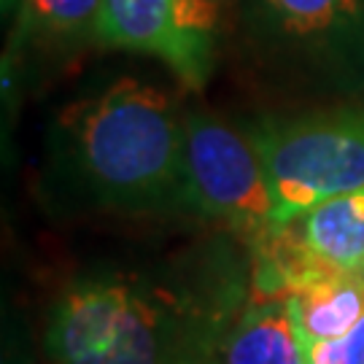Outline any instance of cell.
<instances>
[{"instance_id": "1", "label": "cell", "mask_w": 364, "mask_h": 364, "mask_svg": "<svg viewBox=\"0 0 364 364\" xmlns=\"http://www.w3.org/2000/svg\"><path fill=\"white\" fill-rule=\"evenodd\" d=\"M251 297V251L227 230L156 262H103L57 289L49 364H200Z\"/></svg>"}, {"instance_id": "7", "label": "cell", "mask_w": 364, "mask_h": 364, "mask_svg": "<svg viewBox=\"0 0 364 364\" xmlns=\"http://www.w3.org/2000/svg\"><path fill=\"white\" fill-rule=\"evenodd\" d=\"M287 227L313 270L364 275V189L329 197Z\"/></svg>"}, {"instance_id": "12", "label": "cell", "mask_w": 364, "mask_h": 364, "mask_svg": "<svg viewBox=\"0 0 364 364\" xmlns=\"http://www.w3.org/2000/svg\"><path fill=\"white\" fill-rule=\"evenodd\" d=\"M3 3V14H11V11H16V6L22 3V0H0Z\"/></svg>"}, {"instance_id": "2", "label": "cell", "mask_w": 364, "mask_h": 364, "mask_svg": "<svg viewBox=\"0 0 364 364\" xmlns=\"http://www.w3.org/2000/svg\"><path fill=\"white\" fill-rule=\"evenodd\" d=\"M43 195L54 213L192 219L186 130L162 90L122 76L54 119Z\"/></svg>"}, {"instance_id": "9", "label": "cell", "mask_w": 364, "mask_h": 364, "mask_svg": "<svg viewBox=\"0 0 364 364\" xmlns=\"http://www.w3.org/2000/svg\"><path fill=\"white\" fill-rule=\"evenodd\" d=\"M103 0H22L9 52H73L97 41Z\"/></svg>"}, {"instance_id": "4", "label": "cell", "mask_w": 364, "mask_h": 364, "mask_svg": "<svg viewBox=\"0 0 364 364\" xmlns=\"http://www.w3.org/2000/svg\"><path fill=\"white\" fill-rule=\"evenodd\" d=\"M243 130L273 192L275 227H287L329 197L364 189V108L264 114Z\"/></svg>"}, {"instance_id": "13", "label": "cell", "mask_w": 364, "mask_h": 364, "mask_svg": "<svg viewBox=\"0 0 364 364\" xmlns=\"http://www.w3.org/2000/svg\"><path fill=\"white\" fill-rule=\"evenodd\" d=\"M200 364H221V359H219V353L216 356H208V359H203Z\"/></svg>"}, {"instance_id": "11", "label": "cell", "mask_w": 364, "mask_h": 364, "mask_svg": "<svg viewBox=\"0 0 364 364\" xmlns=\"http://www.w3.org/2000/svg\"><path fill=\"white\" fill-rule=\"evenodd\" d=\"M299 346L305 364H364V318L340 338L313 340L299 335Z\"/></svg>"}, {"instance_id": "6", "label": "cell", "mask_w": 364, "mask_h": 364, "mask_svg": "<svg viewBox=\"0 0 364 364\" xmlns=\"http://www.w3.org/2000/svg\"><path fill=\"white\" fill-rule=\"evenodd\" d=\"M216 0H103L97 43L151 54L197 92L216 65Z\"/></svg>"}, {"instance_id": "10", "label": "cell", "mask_w": 364, "mask_h": 364, "mask_svg": "<svg viewBox=\"0 0 364 364\" xmlns=\"http://www.w3.org/2000/svg\"><path fill=\"white\" fill-rule=\"evenodd\" d=\"M299 335L313 340L340 338L364 318V275H326L289 294Z\"/></svg>"}, {"instance_id": "5", "label": "cell", "mask_w": 364, "mask_h": 364, "mask_svg": "<svg viewBox=\"0 0 364 364\" xmlns=\"http://www.w3.org/2000/svg\"><path fill=\"white\" fill-rule=\"evenodd\" d=\"M186 176L197 219L219 224L248 248L278 230L270 183L246 130L210 111H186Z\"/></svg>"}, {"instance_id": "3", "label": "cell", "mask_w": 364, "mask_h": 364, "mask_svg": "<svg viewBox=\"0 0 364 364\" xmlns=\"http://www.w3.org/2000/svg\"><path fill=\"white\" fill-rule=\"evenodd\" d=\"M248 57L294 95L364 97V0H237Z\"/></svg>"}, {"instance_id": "8", "label": "cell", "mask_w": 364, "mask_h": 364, "mask_svg": "<svg viewBox=\"0 0 364 364\" xmlns=\"http://www.w3.org/2000/svg\"><path fill=\"white\" fill-rule=\"evenodd\" d=\"M221 364H305L289 297L251 289L219 348Z\"/></svg>"}]
</instances>
